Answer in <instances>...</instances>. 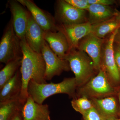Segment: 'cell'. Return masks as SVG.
I'll list each match as a JSON object with an SVG mask.
<instances>
[{
	"label": "cell",
	"instance_id": "6da1fadb",
	"mask_svg": "<svg viewBox=\"0 0 120 120\" xmlns=\"http://www.w3.org/2000/svg\"><path fill=\"white\" fill-rule=\"evenodd\" d=\"M22 57L20 71L22 89L19 98L24 104L28 98L27 88L30 80L39 83H47L45 79V64L41 53L35 52L27 43L26 38L20 40Z\"/></svg>",
	"mask_w": 120,
	"mask_h": 120
},
{
	"label": "cell",
	"instance_id": "7a4b0ae2",
	"mask_svg": "<svg viewBox=\"0 0 120 120\" xmlns=\"http://www.w3.org/2000/svg\"><path fill=\"white\" fill-rule=\"evenodd\" d=\"M77 84L75 77L65 78L58 83H39L30 80L27 92L35 101L43 104L46 99L57 94H65L73 98L76 97Z\"/></svg>",
	"mask_w": 120,
	"mask_h": 120
},
{
	"label": "cell",
	"instance_id": "3957f363",
	"mask_svg": "<svg viewBox=\"0 0 120 120\" xmlns=\"http://www.w3.org/2000/svg\"><path fill=\"white\" fill-rule=\"evenodd\" d=\"M65 60L68 62L71 70L75 74L77 88L86 84L98 71L89 56L77 49H71Z\"/></svg>",
	"mask_w": 120,
	"mask_h": 120
},
{
	"label": "cell",
	"instance_id": "277c9868",
	"mask_svg": "<svg viewBox=\"0 0 120 120\" xmlns=\"http://www.w3.org/2000/svg\"><path fill=\"white\" fill-rule=\"evenodd\" d=\"M76 90H78L77 97L82 95V96H86L89 99L102 98L113 96L118 92L117 89L110 83L105 72L101 68L96 75Z\"/></svg>",
	"mask_w": 120,
	"mask_h": 120
},
{
	"label": "cell",
	"instance_id": "5b68a950",
	"mask_svg": "<svg viewBox=\"0 0 120 120\" xmlns=\"http://www.w3.org/2000/svg\"><path fill=\"white\" fill-rule=\"evenodd\" d=\"M119 28L105 39L102 51L101 67L110 83L115 87L120 84V74L116 64L114 49V38Z\"/></svg>",
	"mask_w": 120,
	"mask_h": 120
},
{
	"label": "cell",
	"instance_id": "8992f818",
	"mask_svg": "<svg viewBox=\"0 0 120 120\" xmlns=\"http://www.w3.org/2000/svg\"><path fill=\"white\" fill-rule=\"evenodd\" d=\"M22 57L20 40L15 33L12 20L4 31L0 43V61L5 64Z\"/></svg>",
	"mask_w": 120,
	"mask_h": 120
},
{
	"label": "cell",
	"instance_id": "52a82bcc",
	"mask_svg": "<svg viewBox=\"0 0 120 120\" xmlns=\"http://www.w3.org/2000/svg\"><path fill=\"white\" fill-rule=\"evenodd\" d=\"M54 18L59 24L72 25L88 22L86 11L76 8L65 0L57 1Z\"/></svg>",
	"mask_w": 120,
	"mask_h": 120
},
{
	"label": "cell",
	"instance_id": "ba28073f",
	"mask_svg": "<svg viewBox=\"0 0 120 120\" xmlns=\"http://www.w3.org/2000/svg\"><path fill=\"white\" fill-rule=\"evenodd\" d=\"M41 53L45 64L46 80H51L54 76L60 75L64 71H68L71 69L68 62L57 56L46 41L42 46Z\"/></svg>",
	"mask_w": 120,
	"mask_h": 120
},
{
	"label": "cell",
	"instance_id": "9c48e42d",
	"mask_svg": "<svg viewBox=\"0 0 120 120\" xmlns=\"http://www.w3.org/2000/svg\"><path fill=\"white\" fill-rule=\"evenodd\" d=\"M105 41V39L99 38L90 33L80 41L77 48L89 56L98 71L101 68L102 51Z\"/></svg>",
	"mask_w": 120,
	"mask_h": 120
},
{
	"label": "cell",
	"instance_id": "30bf717a",
	"mask_svg": "<svg viewBox=\"0 0 120 120\" xmlns=\"http://www.w3.org/2000/svg\"><path fill=\"white\" fill-rule=\"evenodd\" d=\"M57 30L64 35L68 42L70 50L77 49L80 41L91 32L92 25L89 22L72 25L57 24Z\"/></svg>",
	"mask_w": 120,
	"mask_h": 120
},
{
	"label": "cell",
	"instance_id": "8fae6325",
	"mask_svg": "<svg viewBox=\"0 0 120 120\" xmlns=\"http://www.w3.org/2000/svg\"><path fill=\"white\" fill-rule=\"evenodd\" d=\"M9 5L14 30L17 37L22 40L25 38L30 13L17 0L10 1Z\"/></svg>",
	"mask_w": 120,
	"mask_h": 120
},
{
	"label": "cell",
	"instance_id": "7c38bea8",
	"mask_svg": "<svg viewBox=\"0 0 120 120\" xmlns=\"http://www.w3.org/2000/svg\"><path fill=\"white\" fill-rule=\"evenodd\" d=\"M30 12L39 25L45 31H56L57 26L54 17L49 13L41 9L30 0H17Z\"/></svg>",
	"mask_w": 120,
	"mask_h": 120
},
{
	"label": "cell",
	"instance_id": "4fadbf2b",
	"mask_svg": "<svg viewBox=\"0 0 120 120\" xmlns=\"http://www.w3.org/2000/svg\"><path fill=\"white\" fill-rule=\"evenodd\" d=\"M22 113L23 120H51L49 105L37 103L29 95L24 104Z\"/></svg>",
	"mask_w": 120,
	"mask_h": 120
},
{
	"label": "cell",
	"instance_id": "5bb4252c",
	"mask_svg": "<svg viewBox=\"0 0 120 120\" xmlns=\"http://www.w3.org/2000/svg\"><path fill=\"white\" fill-rule=\"evenodd\" d=\"M94 107L105 120L120 118L119 106L114 96L99 98H90Z\"/></svg>",
	"mask_w": 120,
	"mask_h": 120
},
{
	"label": "cell",
	"instance_id": "9a60e30c",
	"mask_svg": "<svg viewBox=\"0 0 120 120\" xmlns=\"http://www.w3.org/2000/svg\"><path fill=\"white\" fill-rule=\"evenodd\" d=\"M45 32L31 15L26 30L25 38L30 47L35 52L41 53L42 46L45 41Z\"/></svg>",
	"mask_w": 120,
	"mask_h": 120
},
{
	"label": "cell",
	"instance_id": "2e32d148",
	"mask_svg": "<svg viewBox=\"0 0 120 120\" xmlns=\"http://www.w3.org/2000/svg\"><path fill=\"white\" fill-rule=\"evenodd\" d=\"M45 39L53 52L60 58L65 60L70 49L64 35L59 31H45Z\"/></svg>",
	"mask_w": 120,
	"mask_h": 120
},
{
	"label": "cell",
	"instance_id": "e0dca14e",
	"mask_svg": "<svg viewBox=\"0 0 120 120\" xmlns=\"http://www.w3.org/2000/svg\"><path fill=\"white\" fill-rule=\"evenodd\" d=\"M22 89V77L19 70L14 76L0 89V102L19 98Z\"/></svg>",
	"mask_w": 120,
	"mask_h": 120
},
{
	"label": "cell",
	"instance_id": "ac0fdd59",
	"mask_svg": "<svg viewBox=\"0 0 120 120\" xmlns=\"http://www.w3.org/2000/svg\"><path fill=\"white\" fill-rule=\"evenodd\" d=\"M87 11L89 14L88 21L92 25L112 19L118 11L110 6L98 4H90Z\"/></svg>",
	"mask_w": 120,
	"mask_h": 120
},
{
	"label": "cell",
	"instance_id": "d6986e66",
	"mask_svg": "<svg viewBox=\"0 0 120 120\" xmlns=\"http://www.w3.org/2000/svg\"><path fill=\"white\" fill-rule=\"evenodd\" d=\"M24 103L19 98L0 102V120H12L22 112Z\"/></svg>",
	"mask_w": 120,
	"mask_h": 120
},
{
	"label": "cell",
	"instance_id": "ffe728a7",
	"mask_svg": "<svg viewBox=\"0 0 120 120\" xmlns=\"http://www.w3.org/2000/svg\"><path fill=\"white\" fill-rule=\"evenodd\" d=\"M120 27V23L114 17L100 23L92 25L91 33L99 38L104 39L108 35L111 34Z\"/></svg>",
	"mask_w": 120,
	"mask_h": 120
},
{
	"label": "cell",
	"instance_id": "44dd1931",
	"mask_svg": "<svg viewBox=\"0 0 120 120\" xmlns=\"http://www.w3.org/2000/svg\"><path fill=\"white\" fill-rule=\"evenodd\" d=\"M22 57L9 61L0 71V89L14 76L20 68Z\"/></svg>",
	"mask_w": 120,
	"mask_h": 120
},
{
	"label": "cell",
	"instance_id": "7402d4cb",
	"mask_svg": "<svg viewBox=\"0 0 120 120\" xmlns=\"http://www.w3.org/2000/svg\"><path fill=\"white\" fill-rule=\"evenodd\" d=\"M73 109L82 115L94 107L92 102L86 96L76 97L71 102Z\"/></svg>",
	"mask_w": 120,
	"mask_h": 120
},
{
	"label": "cell",
	"instance_id": "603a6c76",
	"mask_svg": "<svg viewBox=\"0 0 120 120\" xmlns=\"http://www.w3.org/2000/svg\"><path fill=\"white\" fill-rule=\"evenodd\" d=\"M82 120H105L94 107L82 115Z\"/></svg>",
	"mask_w": 120,
	"mask_h": 120
},
{
	"label": "cell",
	"instance_id": "cb8c5ba5",
	"mask_svg": "<svg viewBox=\"0 0 120 120\" xmlns=\"http://www.w3.org/2000/svg\"><path fill=\"white\" fill-rule=\"evenodd\" d=\"M73 7L81 10L87 11L90 4L87 0H65Z\"/></svg>",
	"mask_w": 120,
	"mask_h": 120
},
{
	"label": "cell",
	"instance_id": "d4e9b609",
	"mask_svg": "<svg viewBox=\"0 0 120 120\" xmlns=\"http://www.w3.org/2000/svg\"><path fill=\"white\" fill-rule=\"evenodd\" d=\"M90 4H98L106 6H110L115 4L116 1L113 0H87Z\"/></svg>",
	"mask_w": 120,
	"mask_h": 120
},
{
	"label": "cell",
	"instance_id": "484cf974",
	"mask_svg": "<svg viewBox=\"0 0 120 120\" xmlns=\"http://www.w3.org/2000/svg\"><path fill=\"white\" fill-rule=\"evenodd\" d=\"M114 49L116 64L120 74V46L117 44L115 45L114 43Z\"/></svg>",
	"mask_w": 120,
	"mask_h": 120
},
{
	"label": "cell",
	"instance_id": "4316f807",
	"mask_svg": "<svg viewBox=\"0 0 120 120\" xmlns=\"http://www.w3.org/2000/svg\"><path fill=\"white\" fill-rule=\"evenodd\" d=\"M114 42L120 46V27L118 29L117 32L115 36Z\"/></svg>",
	"mask_w": 120,
	"mask_h": 120
},
{
	"label": "cell",
	"instance_id": "83f0119b",
	"mask_svg": "<svg viewBox=\"0 0 120 120\" xmlns=\"http://www.w3.org/2000/svg\"><path fill=\"white\" fill-rule=\"evenodd\" d=\"M12 120H23L22 112H19L16 114V116Z\"/></svg>",
	"mask_w": 120,
	"mask_h": 120
},
{
	"label": "cell",
	"instance_id": "f1b7e54d",
	"mask_svg": "<svg viewBox=\"0 0 120 120\" xmlns=\"http://www.w3.org/2000/svg\"><path fill=\"white\" fill-rule=\"evenodd\" d=\"M115 18L116 20L120 23V12L117 11Z\"/></svg>",
	"mask_w": 120,
	"mask_h": 120
},
{
	"label": "cell",
	"instance_id": "f546056e",
	"mask_svg": "<svg viewBox=\"0 0 120 120\" xmlns=\"http://www.w3.org/2000/svg\"><path fill=\"white\" fill-rule=\"evenodd\" d=\"M117 94H118V99H119V104H120V105H119V116L120 118V87L118 89Z\"/></svg>",
	"mask_w": 120,
	"mask_h": 120
},
{
	"label": "cell",
	"instance_id": "4dcf8cb0",
	"mask_svg": "<svg viewBox=\"0 0 120 120\" xmlns=\"http://www.w3.org/2000/svg\"><path fill=\"white\" fill-rule=\"evenodd\" d=\"M120 120V118H117V119H115V120Z\"/></svg>",
	"mask_w": 120,
	"mask_h": 120
}]
</instances>
